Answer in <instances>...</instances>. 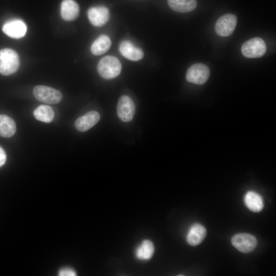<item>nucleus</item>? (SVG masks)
<instances>
[{"label":"nucleus","instance_id":"10","mask_svg":"<svg viewBox=\"0 0 276 276\" xmlns=\"http://www.w3.org/2000/svg\"><path fill=\"white\" fill-rule=\"evenodd\" d=\"M4 33L8 36L19 39L24 37L27 32V26L20 19H13L6 22L2 28Z\"/></svg>","mask_w":276,"mask_h":276},{"label":"nucleus","instance_id":"1","mask_svg":"<svg viewBox=\"0 0 276 276\" xmlns=\"http://www.w3.org/2000/svg\"><path fill=\"white\" fill-rule=\"evenodd\" d=\"M97 70L102 78L111 79L116 78L120 74L122 64L120 60L116 57L106 56L99 61Z\"/></svg>","mask_w":276,"mask_h":276},{"label":"nucleus","instance_id":"15","mask_svg":"<svg viewBox=\"0 0 276 276\" xmlns=\"http://www.w3.org/2000/svg\"><path fill=\"white\" fill-rule=\"evenodd\" d=\"M154 252L153 243L149 240H144L136 247L134 251L135 258L140 261H147L153 256Z\"/></svg>","mask_w":276,"mask_h":276},{"label":"nucleus","instance_id":"6","mask_svg":"<svg viewBox=\"0 0 276 276\" xmlns=\"http://www.w3.org/2000/svg\"><path fill=\"white\" fill-rule=\"evenodd\" d=\"M237 22V18L234 14H224L218 19L215 24L216 33L220 36H228L234 32Z\"/></svg>","mask_w":276,"mask_h":276},{"label":"nucleus","instance_id":"2","mask_svg":"<svg viewBox=\"0 0 276 276\" xmlns=\"http://www.w3.org/2000/svg\"><path fill=\"white\" fill-rule=\"evenodd\" d=\"M19 62L18 55L15 51L8 48L0 50V74L8 76L15 73Z\"/></svg>","mask_w":276,"mask_h":276},{"label":"nucleus","instance_id":"11","mask_svg":"<svg viewBox=\"0 0 276 276\" xmlns=\"http://www.w3.org/2000/svg\"><path fill=\"white\" fill-rule=\"evenodd\" d=\"M100 119V116L97 111H89L76 120L75 128L80 132L86 131L96 124Z\"/></svg>","mask_w":276,"mask_h":276},{"label":"nucleus","instance_id":"3","mask_svg":"<svg viewBox=\"0 0 276 276\" xmlns=\"http://www.w3.org/2000/svg\"><path fill=\"white\" fill-rule=\"evenodd\" d=\"M33 95L38 101L49 104H58L62 99L59 90L44 85L36 86L33 89Z\"/></svg>","mask_w":276,"mask_h":276},{"label":"nucleus","instance_id":"17","mask_svg":"<svg viewBox=\"0 0 276 276\" xmlns=\"http://www.w3.org/2000/svg\"><path fill=\"white\" fill-rule=\"evenodd\" d=\"M167 2L171 9L179 13L191 12L197 6L196 0H167Z\"/></svg>","mask_w":276,"mask_h":276},{"label":"nucleus","instance_id":"7","mask_svg":"<svg viewBox=\"0 0 276 276\" xmlns=\"http://www.w3.org/2000/svg\"><path fill=\"white\" fill-rule=\"evenodd\" d=\"M232 243L240 251L248 253L255 248L257 241L255 237L250 234L240 233L233 237Z\"/></svg>","mask_w":276,"mask_h":276},{"label":"nucleus","instance_id":"13","mask_svg":"<svg viewBox=\"0 0 276 276\" xmlns=\"http://www.w3.org/2000/svg\"><path fill=\"white\" fill-rule=\"evenodd\" d=\"M79 6L73 0H64L61 5V15L66 21H72L78 17L79 13Z\"/></svg>","mask_w":276,"mask_h":276},{"label":"nucleus","instance_id":"14","mask_svg":"<svg viewBox=\"0 0 276 276\" xmlns=\"http://www.w3.org/2000/svg\"><path fill=\"white\" fill-rule=\"evenodd\" d=\"M206 231L202 225L196 223L189 229L187 235V242L192 246L199 244L204 239Z\"/></svg>","mask_w":276,"mask_h":276},{"label":"nucleus","instance_id":"21","mask_svg":"<svg viewBox=\"0 0 276 276\" xmlns=\"http://www.w3.org/2000/svg\"><path fill=\"white\" fill-rule=\"evenodd\" d=\"M60 276H75L77 275L76 271L71 267H64L59 271Z\"/></svg>","mask_w":276,"mask_h":276},{"label":"nucleus","instance_id":"9","mask_svg":"<svg viewBox=\"0 0 276 276\" xmlns=\"http://www.w3.org/2000/svg\"><path fill=\"white\" fill-rule=\"evenodd\" d=\"M87 16L91 25L96 27H102L108 21L110 13L105 6H94L88 10Z\"/></svg>","mask_w":276,"mask_h":276},{"label":"nucleus","instance_id":"16","mask_svg":"<svg viewBox=\"0 0 276 276\" xmlns=\"http://www.w3.org/2000/svg\"><path fill=\"white\" fill-rule=\"evenodd\" d=\"M14 121L5 114H0V136L5 138L12 136L16 131Z\"/></svg>","mask_w":276,"mask_h":276},{"label":"nucleus","instance_id":"12","mask_svg":"<svg viewBox=\"0 0 276 276\" xmlns=\"http://www.w3.org/2000/svg\"><path fill=\"white\" fill-rule=\"evenodd\" d=\"M119 51L124 57L130 60L138 61L144 57L142 50L134 46L129 40H124L120 43Z\"/></svg>","mask_w":276,"mask_h":276},{"label":"nucleus","instance_id":"5","mask_svg":"<svg viewBox=\"0 0 276 276\" xmlns=\"http://www.w3.org/2000/svg\"><path fill=\"white\" fill-rule=\"evenodd\" d=\"M210 74V70L206 65L195 63L187 70L186 79L189 82L201 85L208 80Z\"/></svg>","mask_w":276,"mask_h":276},{"label":"nucleus","instance_id":"8","mask_svg":"<svg viewBox=\"0 0 276 276\" xmlns=\"http://www.w3.org/2000/svg\"><path fill=\"white\" fill-rule=\"evenodd\" d=\"M135 113V105L128 96L123 95L119 99L117 105V114L123 122L131 121Z\"/></svg>","mask_w":276,"mask_h":276},{"label":"nucleus","instance_id":"20","mask_svg":"<svg viewBox=\"0 0 276 276\" xmlns=\"http://www.w3.org/2000/svg\"><path fill=\"white\" fill-rule=\"evenodd\" d=\"M36 119L45 123L51 122L54 118V111L49 105H41L38 106L33 112Z\"/></svg>","mask_w":276,"mask_h":276},{"label":"nucleus","instance_id":"19","mask_svg":"<svg viewBox=\"0 0 276 276\" xmlns=\"http://www.w3.org/2000/svg\"><path fill=\"white\" fill-rule=\"evenodd\" d=\"M244 202L248 209L254 212L261 211L263 207L262 198L259 194L253 191H249L246 194Z\"/></svg>","mask_w":276,"mask_h":276},{"label":"nucleus","instance_id":"4","mask_svg":"<svg viewBox=\"0 0 276 276\" xmlns=\"http://www.w3.org/2000/svg\"><path fill=\"white\" fill-rule=\"evenodd\" d=\"M266 51L265 41L259 37H254L244 42L241 47V52L246 58L262 57Z\"/></svg>","mask_w":276,"mask_h":276},{"label":"nucleus","instance_id":"22","mask_svg":"<svg viewBox=\"0 0 276 276\" xmlns=\"http://www.w3.org/2000/svg\"><path fill=\"white\" fill-rule=\"evenodd\" d=\"M6 154L4 149L0 147V167H2L6 161Z\"/></svg>","mask_w":276,"mask_h":276},{"label":"nucleus","instance_id":"18","mask_svg":"<svg viewBox=\"0 0 276 276\" xmlns=\"http://www.w3.org/2000/svg\"><path fill=\"white\" fill-rule=\"evenodd\" d=\"M111 44V40L106 35H102L92 43L90 51L94 55H101L106 52Z\"/></svg>","mask_w":276,"mask_h":276}]
</instances>
